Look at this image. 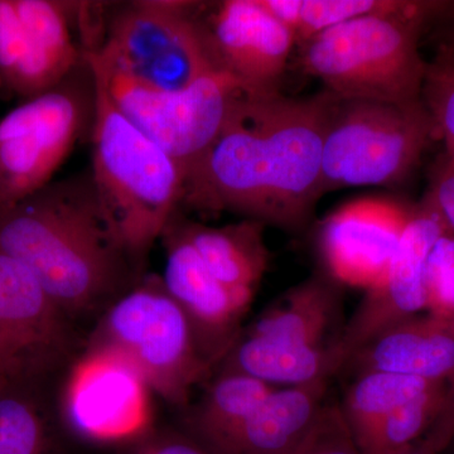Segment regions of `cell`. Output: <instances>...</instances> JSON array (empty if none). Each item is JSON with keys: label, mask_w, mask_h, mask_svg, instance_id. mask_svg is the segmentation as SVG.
<instances>
[{"label": "cell", "mask_w": 454, "mask_h": 454, "mask_svg": "<svg viewBox=\"0 0 454 454\" xmlns=\"http://www.w3.org/2000/svg\"><path fill=\"white\" fill-rule=\"evenodd\" d=\"M438 454H454V437L450 439V443H448L447 446L444 447Z\"/></svg>", "instance_id": "e575fe53"}, {"label": "cell", "mask_w": 454, "mask_h": 454, "mask_svg": "<svg viewBox=\"0 0 454 454\" xmlns=\"http://www.w3.org/2000/svg\"><path fill=\"white\" fill-rule=\"evenodd\" d=\"M66 316L31 271L0 250V369L43 379L67 348Z\"/></svg>", "instance_id": "7c38bea8"}, {"label": "cell", "mask_w": 454, "mask_h": 454, "mask_svg": "<svg viewBox=\"0 0 454 454\" xmlns=\"http://www.w3.org/2000/svg\"><path fill=\"white\" fill-rule=\"evenodd\" d=\"M428 16L389 14L340 23L303 43L301 67L340 98L422 100L427 64L418 40Z\"/></svg>", "instance_id": "277c9868"}, {"label": "cell", "mask_w": 454, "mask_h": 454, "mask_svg": "<svg viewBox=\"0 0 454 454\" xmlns=\"http://www.w3.org/2000/svg\"><path fill=\"white\" fill-rule=\"evenodd\" d=\"M446 382H439L384 418L357 448L361 454H397L423 441L434 422Z\"/></svg>", "instance_id": "d4e9b609"}, {"label": "cell", "mask_w": 454, "mask_h": 454, "mask_svg": "<svg viewBox=\"0 0 454 454\" xmlns=\"http://www.w3.org/2000/svg\"><path fill=\"white\" fill-rule=\"evenodd\" d=\"M295 454H361L349 434L339 402L327 400L315 430Z\"/></svg>", "instance_id": "f546056e"}, {"label": "cell", "mask_w": 454, "mask_h": 454, "mask_svg": "<svg viewBox=\"0 0 454 454\" xmlns=\"http://www.w3.org/2000/svg\"><path fill=\"white\" fill-rule=\"evenodd\" d=\"M67 76L26 31L13 0H0V82L5 88L29 100Z\"/></svg>", "instance_id": "7402d4cb"}, {"label": "cell", "mask_w": 454, "mask_h": 454, "mask_svg": "<svg viewBox=\"0 0 454 454\" xmlns=\"http://www.w3.org/2000/svg\"><path fill=\"white\" fill-rule=\"evenodd\" d=\"M437 384L400 373H358L340 403V413L355 444L358 446L391 411Z\"/></svg>", "instance_id": "cb8c5ba5"}, {"label": "cell", "mask_w": 454, "mask_h": 454, "mask_svg": "<svg viewBox=\"0 0 454 454\" xmlns=\"http://www.w3.org/2000/svg\"><path fill=\"white\" fill-rule=\"evenodd\" d=\"M7 379H9L8 376L5 375L2 369H0V384H3V382L7 380Z\"/></svg>", "instance_id": "d590c367"}, {"label": "cell", "mask_w": 454, "mask_h": 454, "mask_svg": "<svg viewBox=\"0 0 454 454\" xmlns=\"http://www.w3.org/2000/svg\"><path fill=\"white\" fill-rule=\"evenodd\" d=\"M0 454H57L38 379L9 378L0 384Z\"/></svg>", "instance_id": "603a6c76"}, {"label": "cell", "mask_w": 454, "mask_h": 454, "mask_svg": "<svg viewBox=\"0 0 454 454\" xmlns=\"http://www.w3.org/2000/svg\"><path fill=\"white\" fill-rule=\"evenodd\" d=\"M435 131L423 100L391 104L337 97L322 153V195L402 181Z\"/></svg>", "instance_id": "5b68a950"}, {"label": "cell", "mask_w": 454, "mask_h": 454, "mask_svg": "<svg viewBox=\"0 0 454 454\" xmlns=\"http://www.w3.org/2000/svg\"><path fill=\"white\" fill-rule=\"evenodd\" d=\"M343 365L345 358L337 343L312 348L240 333L214 372H240L274 387H291L331 380Z\"/></svg>", "instance_id": "d6986e66"}, {"label": "cell", "mask_w": 454, "mask_h": 454, "mask_svg": "<svg viewBox=\"0 0 454 454\" xmlns=\"http://www.w3.org/2000/svg\"><path fill=\"white\" fill-rule=\"evenodd\" d=\"M83 57L101 74L110 97L125 118L160 145L186 179L219 137L232 101L244 88L231 74L221 70L186 89L166 91L116 73L94 49L83 50Z\"/></svg>", "instance_id": "9c48e42d"}, {"label": "cell", "mask_w": 454, "mask_h": 454, "mask_svg": "<svg viewBox=\"0 0 454 454\" xmlns=\"http://www.w3.org/2000/svg\"><path fill=\"white\" fill-rule=\"evenodd\" d=\"M450 49L452 50L454 52V44H453V46H450Z\"/></svg>", "instance_id": "8d00e7d4"}, {"label": "cell", "mask_w": 454, "mask_h": 454, "mask_svg": "<svg viewBox=\"0 0 454 454\" xmlns=\"http://www.w3.org/2000/svg\"><path fill=\"white\" fill-rule=\"evenodd\" d=\"M95 83L88 62L0 121V211L51 184L83 130L92 127Z\"/></svg>", "instance_id": "ba28073f"}, {"label": "cell", "mask_w": 454, "mask_h": 454, "mask_svg": "<svg viewBox=\"0 0 454 454\" xmlns=\"http://www.w3.org/2000/svg\"><path fill=\"white\" fill-rule=\"evenodd\" d=\"M343 370L355 376L384 372L447 382L454 372V321L429 313L405 319L355 352Z\"/></svg>", "instance_id": "2e32d148"}, {"label": "cell", "mask_w": 454, "mask_h": 454, "mask_svg": "<svg viewBox=\"0 0 454 454\" xmlns=\"http://www.w3.org/2000/svg\"><path fill=\"white\" fill-rule=\"evenodd\" d=\"M422 100L454 163V52L450 47L427 64Z\"/></svg>", "instance_id": "83f0119b"}, {"label": "cell", "mask_w": 454, "mask_h": 454, "mask_svg": "<svg viewBox=\"0 0 454 454\" xmlns=\"http://www.w3.org/2000/svg\"><path fill=\"white\" fill-rule=\"evenodd\" d=\"M88 65L95 83L90 177L114 243L139 270L181 208L186 178L160 145L125 118L101 74Z\"/></svg>", "instance_id": "3957f363"}, {"label": "cell", "mask_w": 454, "mask_h": 454, "mask_svg": "<svg viewBox=\"0 0 454 454\" xmlns=\"http://www.w3.org/2000/svg\"><path fill=\"white\" fill-rule=\"evenodd\" d=\"M26 31L64 73L73 74L83 62V50L74 42V3L13 0Z\"/></svg>", "instance_id": "484cf974"}, {"label": "cell", "mask_w": 454, "mask_h": 454, "mask_svg": "<svg viewBox=\"0 0 454 454\" xmlns=\"http://www.w3.org/2000/svg\"><path fill=\"white\" fill-rule=\"evenodd\" d=\"M437 2L403 0H301L295 42L306 43L325 29L357 18L389 14H433L443 7Z\"/></svg>", "instance_id": "4316f807"}, {"label": "cell", "mask_w": 454, "mask_h": 454, "mask_svg": "<svg viewBox=\"0 0 454 454\" xmlns=\"http://www.w3.org/2000/svg\"><path fill=\"white\" fill-rule=\"evenodd\" d=\"M413 211L387 199L355 200L318 230L324 271L340 286L369 289L384 277Z\"/></svg>", "instance_id": "5bb4252c"}, {"label": "cell", "mask_w": 454, "mask_h": 454, "mask_svg": "<svg viewBox=\"0 0 454 454\" xmlns=\"http://www.w3.org/2000/svg\"><path fill=\"white\" fill-rule=\"evenodd\" d=\"M127 450V454H212L187 433L160 429H152Z\"/></svg>", "instance_id": "4dcf8cb0"}, {"label": "cell", "mask_w": 454, "mask_h": 454, "mask_svg": "<svg viewBox=\"0 0 454 454\" xmlns=\"http://www.w3.org/2000/svg\"><path fill=\"white\" fill-rule=\"evenodd\" d=\"M176 217L212 276L229 288L255 294L269 262L264 223L244 219L214 227L184 219L179 211Z\"/></svg>", "instance_id": "ffe728a7"}, {"label": "cell", "mask_w": 454, "mask_h": 454, "mask_svg": "<svg viewBox=\"0 0 454 454\" xmlns=\"http://www.w3.org/2000/svg\"><path fill=\"white\" fill-rule=\"evenodd\" d=\"M447 232L446 223L428 201L413 210L389 268L367 289L343 327L337 346L345 364L378 334L427 309V260L438 239Z\"/></svg>", "instance_id": "8fae6325"}, {"label": "cell", "mask_w": 454, "mask_h": 454, "mask_svg": "<svg viewBox=\"0 0 454 454\" xmlns=\"http://www.w3.org/2000/svg\"><path fill=\"white\" fill-rule=\"evenodd\" d=\"M340 306V284L321 271L284 292L241 333L286 345L333 346L342 333Z\"/></svg>", "instance_id": "ac0fdd59"}, {"label": "cell", "mask_w": 454, "mask_h": 454, "mask_svg": "<svg viewBox=\"0 0 454 454\" xmlns=\"http://www.w3.org/2000/svg\"><path fill=\"white\" fill-rule=\"evenodd\" d=\"M91 343L121 352L166 402L187 406L191 391L214 370L162 278L146 277L110 307Z\"/></svg>", "instance_id": "52a82bcc"}, {"label": "cell", "mask_w": 454, "mask_h": 454, "mask_svg": "<svg viewBox=\"0 0 454 454\" xmlns=\"http://www.w3.org/2000/svg\"><path fill=\"white\" fill-rule=\"evenodd\" d=\"M276 389L245 373H216L201 399L191 408L184 432L210 450Z\"/></svg>", "instance_id": "44dd1931"}, {"label": "cell", "mask_w": 454, "mask_h": 454, "mask_svg": "<svg viewBox=\"0 0 454 454\" xmlns=\"http://www.w3.org/2000/svg\"><path fill=\"white\" fill-rule=\"evenodd\" d=\"M426 201H428L438 212L439 216L446 223L448 231L454 232V163L452 160H448L444 168L439 172Z\"/></svg>", "instance_id": "d6a6232c"}, {"label": "cell", "mask_w": 454, "mask_h": 454, "mask_svg": "<svg viewBox=\"0 0 454 454\" xmlns=\"http://www.w3.org/2000/svg\"><path fill=\"white\" fill-rule=\"evenodd\" d=\"M207 26L227 73L245 89L280 91L295 38L258 0L221 3Z\"/></svg>", "instance_id": "9a60e30c"}, {"label": "cell", "mask_w": 454, "mask_h": 454, "mask_svg": "<svg viewBox=\"0 0 454 454\" xmlns=\"http://www.w3.org/2000/svg\"><path fill=\"white\" fill-rule=\"evenodd\" d=\"M454 437V372L446 382L443 402L437 418L423 438V443L435 453L441 452Z\"/></svg>", "instance_id": "1f68e13d"}, {"label": "cell", "mask_w": 454, "mask_h": 454, "mask_svg": "<svg viewBox=\"0 0 454 454\" xmlns=\"http://www.w3.org/2000/svg\"><path fill=\"white\" fill-rule=\"evenodd\" d=\"M331 380L277 387L238 428L211 448L212 454H295L312 434Z\"/></svg>", "instance_id": "e0dca14e"}, {"label": "cell", "mask_w": 454, "mask_h": 454, "mask_svg": "<svg viewBox=\"0 0 454 454\" xmlns=\"http://www.w3.org/2000/svg\"><path fill=\"white\" fill-rule=\"evenodd\" d=\"M0 250L31 271L66 317L94 309L131 269L90 176L49 184L0 211Z\"/></svg>", "instance_id": "7a4b0ae2"}, {"label": "cell", "mask_w": 454, "mask_h": 454, "mask_svg": "<svg viewBox=\"0 0 454 454\" xmlns=\"http://www.w3.org/2000/svg\"><path fill=\"white\" fill-rule=\"evenodd\" d=\"M336 95L241 89L219 137L186 179L182 206L230 211L288 231L309 223Z\"/></svg>", "instance_id": "6da1fadb"}, {"label": "cell", "mask_w": 454, "mask_h": 454, "mask_svg": "<svg viewBox=\"0 0 454 454\" xmlns=\"http://www.w3.org/2000/svg\"><path fill=\"white\" fill-rule=\"evenodd\" d=\"M397 454H438L434 450H430L423 443L422 441L415 443L414 446L409 447L408 450H403V452Z\"/></svg>", "instance_id": "836d02e7"}, {"label": "cell", "mask_w": 454, "mask_h": 454, "mask_svg": "<svg viewBox=\"0 0 454 454\" xmlns=\"http://www.w3.org/2000/svg\"><path fill=\"white\" fill-rule=\"evenodd\" d=\"M172 217L162 236L166 269L162 282L186 315L202 356L216 369L241 333L253 293L236 291L212 276Z\"/></svg>", "instance_id": "4fadbf2b"}, {"label": "cell", "mask_w": 454, "mask_h": 454, "mask_svg": "<svg viewBox=\"0 0 454 454\" xmlns=\"http://www.w3.org/2000/svg\"><path fill=\"white\" fill-rule=\"evenodd\" d=\"M427 310L454 321V235H442L430 250L426 267Z\"/></svg>", "instance_id": "f1b7e54d"}, {"label": "cell", "mask_w": 454, "mask_h": 454, "mask_svg": "<svg viewBox=\"0 0 454 454\" xmlns=\"http://www.w3.org/2000/svg\"><path fill=\"white\" fill-rule=\"evenodd\" d=\"M195 7V3L173 0L131 2L110 18L100 46L90 49L116 73L142 85L166 91L186 89L225 70Z\"/></svg>", "instance_id": "8992f818"}, {"label": "cell", "mask_w": 454, "mask_h": 454, "mask_svg": "<svg viewBox=\"0 0 454 454\" xmlns=\"http://www.w3.org/2000/svg\"><path fill=\"white\" fill-rule=\"evenodd\" d=\"M152 393L129 358L110 346L90 343L66 379L59 415L82 441L128 448L154 429Z\"/></svg>", "instance_id": "30bf717a"}]
</instances>
